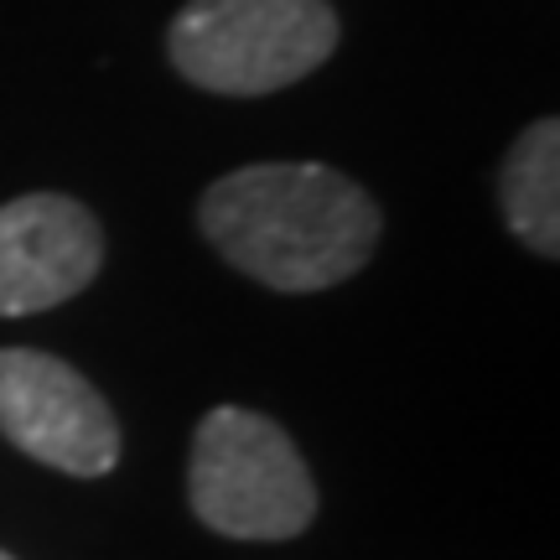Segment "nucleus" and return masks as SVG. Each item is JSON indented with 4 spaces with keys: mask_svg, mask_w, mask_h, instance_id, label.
Instances as JSON below:
<instances>
[{
    "mask_svg": "<svg viewBox=\"0 0 560 560\" xmlns=\"http://www.w3.org/2000/svg\"><path fill=\"white\" fill-rule=\"evenodd\" d=\"M202 240L270 291L301 296L353 280L380 249V208L317 161H260L219 177L198 202Z\"/></svg>",
    "mask_w": 560,
    "mask_h": 560,
    "instance_id": "nucleus-1",
    "label": "nucleus"
},
{
    "mask_svg": "<svg viewBox=\"0 0 560 560\" xmlns=\"http://www.w3.org/2000/svg\"><path fill=\"white\" fill-rule=\"evenodd\" d=\"M338 37L327 0H187L166 26V58L208 94L260 100L317 73Z\"/></svg>",
    "mask_w": 560,
    "mask_h": 560,
    "instance_id": "nucleus-2",
    "label": "nucleus"
},
{
    "mask_svg": "<svg viewBox=\"0 0 560 560\" xmlns=\"http://www.w3.org/2000/svg\"><path fill=\"white\" fill-rule=\"evenodd\" d=\"M187 499L192 514L229 540H296L317 520V482L296 441L244 405H219L198 420Z\"/></svg>",
    "mask_w": 560,
    "mask_h": 560,
    "instance_id": "nucleus-3",
    "label": "nucleus"
},
{
    "mask_svg": "<svg viewBox=\"0 0 560 560\" xmlns=\"http://www.w3.org/2000/svg\"><path fill=\"white\" fill-rule=\"evenodd\" d=\"M0 436L68 478H104L120 462V420L73 363L0 348Z\"/></svg>",
    "mask_w": 560,
    "mask_h": 560,
    "instance_id": "nucleus-4",
    "label": "nucleus"
},
{
    "mask_svg": "<svg viewBox=\"0 0 560 560\" xmlns=\"http://www.w3.org/2000/svg\"><path fill=\"white\" fill-rule=\"evenodd\" d=\"M100 265V219L79 198L26 192L0 202V317H32L73 301L94 285Z\"/></svg>",
    "mask_w": 560,
    "mask_h": 560,
    "instance_id": "nucleus-5",
    "label": "nucleus"
},
{
    "mask_svg": "<svg viewBox=\"0 0 560 560\" xmlns=\"http://www.w3.org/2000/svg\"><path fill=\"white\" fill-rule=\"evenodd\" d=\"M503 213L509 229L529 244L535 255L556 260L560 255V125L535 120L514 140V151L499 172Z\"/></svg>",
    "mask_w": 560,
    "mask_h": 560,
    "instance_id": "nucleus-6",
    "label": "nucleus"
},
{
    "mask_svg": "<svg viewBox=\"0 0 560 560\" xmlns=\"http://www.w3.org/2000/svg\"><path fill=\"white\" fill-rule=\"evenodd\" d=\"M0 560H16V556H5V550H0Z\"/></svg>",
    "mask_w": 560,
    "mask_h": 560,
    "instance_id": "nucleus-7",
    "label": "nucleus"
}]
</instances>
